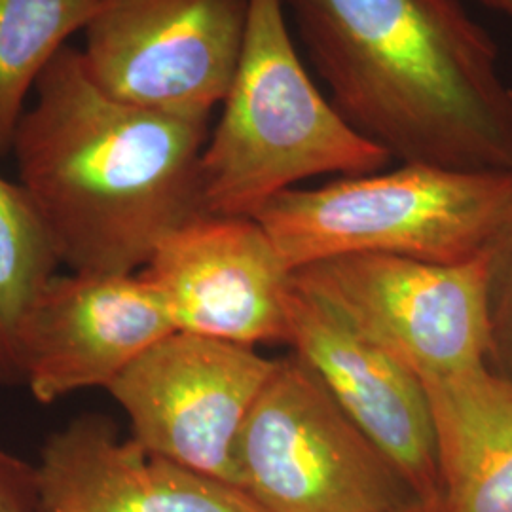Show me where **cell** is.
Returning <instances> with one entry per match:
<instances>
[{"mask_svg": "<svg viewBox=\"0 0 512 512\" xmlns=\"http://www.w3.org/2000/svg\"><path fill=\"white\" fill-rule=\"evenodd\" d=\"M209 120L116 101L93 84L80 50L55 55L12 154L59 264L137 274L171 232L207 215L200 165Z\"/></svg>", "mask_w": 512, "mask_h": 512, "instance_id": "obj_1", "label": "cell"}, {"mask_svg": "<svg viewBox=\"0 0 512 512\" xmlns=\"http://www.w3.org/2000/svg\"><path fill=\"white\" fill-rule=\"evenodd\" d=\"M330 103L401 164L512 173V84L459 0H283Z\"/></svg>", "mask_w": 512, "mask_h": 512, "instance_id": "obj_2", "label": "cell"}, {"mask_svg": "<svg viewBox=\"0 0 512 512\" xmlns=\"http://www.w3.org/2000/svg\"><path fill=\"white\" fill-rule=\"evenodd\" d=\"M391 160L319 92L294 46L283 0H249L238 67L203 148V211L255 219L304 181L368 175Z\"/></svg>", "mask_w": 512, "mask_h": 512, "instance_id": "obj_3", "label": "cell"}, {"mask_svg": "<svg viewBox=\"0 0 512 512\" xmlns=\"http://www.w3.org/2000/svg\"><path fill=\"white\" fill-rule=\"evenodd\" d=\"M512 196V173L401 164L291 188L255 220L296 272L349 255L465 262L484 251Z\"/></svg>", "mask_w": 512, "mask_h": 512, "instance_id": "obj_4", "label": "cell"}, {"mask_svg": "<svg viewBox=\"0 0 512 512\" xmlns=\"http://www.w3.org/2000/svg\"><path fill=\"white\" fill-rule=\"evenodd\" d=\"M238 465L241 488L268 512H387L420 499L294 353L258 393Z\"/></svg>", "mask_w": 512, "mask_h": 512, "instance_id": "obj_5", "label": "cell"}, {"mask_svg": "<svg viewBox=\"0 0 512 512\" xmlns=\"http://www.w3.org/2000/svg\"><path fill=\"white\" fill-rule=\"evenodd\" d=\"M293 281L421 382L490 359L492 321L482 253L465 262L338 256L296 270Z\"/></svg>", "mask_w": 512, "mask_h": 512, "instance_id": "obj_6", "label": "cell"}, {"mask_svg": "<svg viewBox=\"0 0 512 512\" xmlns=\"http://www.w3.org/2000/svg\"><path fill=\"white\" fill-rule=\"evenodd\" d=\"M249 0H99L82 63L112 99L211 118L238 67Z\"/></svg>", "mask_w": 512, "mask_h": 512, "instance_id": "obj_7", "label": "cell"}, {"mask_svg": "<svg viewBox=\"0 0 512 512\" xmlns=\"http://www.w3.org/2000/svg\"><path fill=\"white\" fill-rule=\"evenodd\" d=\"M277 359L258 349L175 330L109 385L129 439L203 475L239 482L241 429Z\"/></svg>", "mask_w": 512, "mask_h": 512, "instance_id": "obj_8", "label": "cell"}, {"mask_svg": "<svg viewBox=\"0 0 512 512\" xmlns=\"http://www.w3.org/2000/svg\"><path fill=\"white\" fill-rule=\"evenodd\" d=\"M141 272L175 330L251 348L287 344L293 270L255 219L200 215L171 232Z\"/></svg>", "mask_w": 512, "mask_h": 512, "instance_id": "obj_9", "label": "cell"}, {"mask_svg": "<svg viewBox=\"0 0 512 512\" xmlns=\"http://www.w3.org/2000/svg\"><path fill=\"white\" fill-rule=\"evenodd\" d=\"M171 332L164 300L143 272L55 274L21 323V378L40 404L82 389H109Z\"/></svg>", "mask_w": 512, "mask_h": 512, "instance_id": "obj_10", "label": "cell"}, {"mask_svg": "<svg viewBox=\"0 0 512 512\" xmlns=\"http://www.w3.org/2000/svg\"><path fill=\"white\" fill-rule=\"evenodd\" d=\"M287 344L329 389L420 499H440L425 385L296 285L287 296Z\"/></svg>", "mask_w": 512, "mask_h": 512, "instance_id": "obj_11", "label": "cell"}, {"mask_svg": "<svg viewBox=\"0 0 512 512\" xmlns=\"http://www.w3.org/2000/svg\"><path fill=\"white\" fill-rule=\"evenodd\" d=\"M37 471L40 512H268L241 486L120 439L97 414L50 435Z\"/></svg>", "mask_w": 512, "mask_h": 512, "instance_id": "obj_12", "label": "cell"}, {"mask_svg": "<svg viewBox=\"0 0 512 512\" xmlns=\"http://www.w3.org/2000/svg\"><path fill=\"white\" fill-rule=\"evenodd\" d=\"M446 512H512V378L488 365L423 382Z\"/></svg>", "mask_w": 512, "mask_h": 512, "instance_id": "obj_13", "label": "cell"}, {"mask_svg": "<svg viewBox=\"0 0 512 512\" xmlns=\"http://www.w3.org/2000/svg\"><path fill=\"white\" fill-rule=\"evenodd\" d=\"M97 6L99 0H0V158L12 152L40 74L86 29Z\"/></svg>", "mask_w": 512, "mask_h": 512, "instance_id": "obj_14", "label": "cell"}, {"mask_svg": "<svg viewBox=\"0 0 512 512\" xmlns=\"http://www.w3.org/2000/svg\"><path fill=\"white\" fill-rule=\"evenodd\" d=\"M59 260L19 183L0 177V384H19V330Z\"/></svg>", "mask_w": 512, "mask_h": 512, "instance_id": "obj_15", "label": "cell"}, {"mask_svg": "<svg viewBox=\"0 0 512 512\" xmlns=\"http://www.w3.org/2000/svg\"><path fill=\"white\" fill-rule=\"evenodd\" d=\"M482 256L486 262L492 321L488 365L512 378V196Z\"/></svg>", "mask_w": 512, "mask_h": 512, "instance_id": "obj_16", "label": "cell"}, {"mask_svg": "<svg viewBox=\"0 0 512 512\" xmlns=\"http://www.w3.org/2000/svg\"><path fill=\"white\" fill-rule=\"evenodd\" d=\"M0 512H40L37 465L0 448Z\"/></svg>", "mask_w": 512, "mask_h": 512, "instance_id": "obj_17", "label": "cell"}, {"mask_svg": "<svg viewBox=\"0 0 512 512\" xmlns=\"http://www.w3.org/2000/svg\"><path fill=\"white\" fill-rule=\"evenodd\" d=\"M387 512H446L442 507V501L440 499H433V501H427V499H414L410 503H406L399 509H393V511Z\"/></svg>", "mask_w": 512, "mask_h": 512, "instance_id": "obj_18", "label": "cell"}, {"mask_svg": "<svg viewBox=\"0 0 512 512\" xmlns=\"http://www.w3.org/2000/svg\"><path fill=\"white\" fill-rule=\"evenodd\" d=\"M480 4H484L486 8L494 10L499 16L509 19L512 25V0H478Z\"/></svg>", "mask_w": 512, "mask_h": 512, "instance_id": "obj_19", "label": "cell"}]
</instances>
